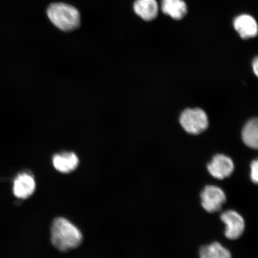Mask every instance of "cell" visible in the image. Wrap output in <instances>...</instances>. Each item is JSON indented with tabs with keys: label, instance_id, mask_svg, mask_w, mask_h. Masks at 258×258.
Masks as SVG:
<instances>
[{
	"label": "cell",
	"instance_id": "cell-1",
	"mask_svg": "<svg viewBox=\"0 0 258 258\" xmlns=\"http://www.w3.org/2000/svg\"><path fill=\"white\" fill-rule=\"evenodd\" d=\"M47 16L54 27L63 32H72L80 27L82 17L78 9L69 3H51L47 9Z\"/></svg>",
	"mask_w": 258,
	"mask_h": 258
},
{
	"label": "cell",
	"instance_id": "cell-2",
	"mask_svg": "<svg viewBox=\"0 0 258 258\" xmlns=\"http://www.w3.org/2000/svg\"><path fill=\"white\" fill-rule=\"evenodd\" d=\"M82 234L75 225L67 219L58 218L51 227V240L60 251H68L78 247L82 243Z\"/></svg>",
	"mask_w": 258,
	"mask_h": 258
},
{
	"label": "cell",
	"instance_id": "cell-3",
	"mask_svg": "<svg viewBox=\"0 0 258 258\" xmlns=\"http://www.w3.org/2000/svg\"><path fill=\"white\" fill-rule=\"evenodd\" d=\"M182 127L188 133L198 135L205 131L209 125L207 114L202 109H186L179 118Z\"/></svg>",
	"mask_w": 258,
	"mask_h": 258
},
{
	"label": "cell",
	"instance_id": "cell-4",
	"mask_svg": "<svg viewBox=\"0 0 258 258\" xmlns=\"http://www.w3.org/2000/svg\"><path fill=\"white\" fill-rule=\"evenodd\" d=\"M202 205L209 213L220 211L227 201V197L223 190L215 185L206 186L201 194Z\"/></svg>",
	"mask_w": 258,
	"mask_h": 258
},
{
	"label": "cell",
	"instance_id": "cell-5",
	"mask_svg": "<svg viewBox=\"0 0 258 258\" xmlns=\"http://www.w3.org/2000/svg\"><path fill=\"white\" fill-rule=\"evenodd\" d=\"M221 219L226 225L225 235L230 240H236L243 234L245 222L238 212L228 210L221 215Z\"/></svg>",
	"mask_w": 258,
	"mask_h": 258
},
{
	"label": "cell",
	"instance_id": "cell-6",
	"mask_svg": "<svg viewBox=\"0 0 258 258\" xmlns=\"http://www.w3.org/2000/svg\"><path fill=\"white\" fill-rule=\"evenodd\" d=\"M207 168L213 177L222 180L231 176L234 170V164L231 158L224 154H217L213 157Z\"/></svg>",
	"mask_w": 258,
	"mask_h": 258
},
{
	"label": "cell",
	"instance_id": "cell-7",
	"mask_svg": "<svg viewBox=\"0 0 258 258\" xmlns=\"http://www.w3.org/2000/svg\"><path fill=\"white\" fill-rule=\"evenodd\" d=\"M233 26L235 30L243 39H249L256 37L257 34V22L249 15L243 14L234 19Z\"/></svg>",
	"mask_w": 258,
	"mask_h": 258
},
{
	"label": "cell",
	"instance_id": "cell-8",
	"mask_svg": "<svg viewBox=\"0 0 258 258\" xmlns=\"http://www.w3.org/2000/svg\"><path fill=\"white\" fill-rule=\"evenodd\" d=\"M35 188V182L34 177L28 173H22L16 177L13 191L16 198L25 199L34 193Z\"/></svg>",
	"mask_w": 258,
	"mask_h": 258
},
{
	"label": "cell",
	"instance_id": "cell-9",
	"mask_svg": "<svg viewBox=\"0 0 258 258\" xmlns=\"http://www.w3.org/2000/svg\"><path fill=\"white\" fill-rule=\"evenodd\" d=\"M133 7L135 14L146 22L154 20L159 14L157 0H135Z\"/></svg>",
	"mask_w": 258,
	"mask_h": 258
},
{
	"label": "cell",
	"instance_id": "cell-10",
	"mask_svg": "<svg viewBox=\"0 0 258 258\" xmlns=\"http://www.w3.org/2000/svg\"><path fill=\"white\" fill-rule=\"evenodd\" d=\"M79 163L78 157L72 152H64L57 154L53 158V164L57 171L68 173L75 170Z\"/></svg>",
	"mask_w": 258,
	"mask_h": 258
},
{
	"label": "cell",
	"instance_id": "cell-11",
	"mask_svg": "<svg viewBox=\"0 0 258 258\" xmlns=\"http://www.w3.org/2000/svg\"><path fill=\"white\" fill-rule=\"evenodd\" d=\"M161 11L175 20H180L188 12L187 5L183 0H161Z\"/></svg>",
	"mask_w": 258,
	"mask_h": 258
},
{
	"label": "cell",
	"instance_id": "cell-12",
	"mask_svg": "<svg viewBox=\"0 0 258 258\" xmlns=\"http://www.w3.org/2000/svg\"><path fill=\"white\" fill-rule=\"evenodd\" d=\"M200 258H232L231 253L218 242H214L201 248Z\"/></svg>",
	"mask_w": 258,
	"mask_h": 258
},
{
	"label": "cell",
	"instance_id": "cell-13",
	"mask_svg": "<svg viewBox=\"0 0 258 258\" xmlns=\"http://www.w3.org/2000/svg\"><path fill=\"white\" fill-rule=\"evenodd\" d=\"M242 139L244 143L252 149H257L258 146V122L256 118L252 119L244 125L242 132Z\"/></svg>",
	"mask_w": 258,
	"mask_h": 258
},
{
	"label": "cell",
	"instance_id": "cell-14",
	"mask_svg": "<svg viewBox=\"0 0 258 258\" xmlns=\"http://www.w3.org/2000/svg\"><path fill=\"white\" fill-rule=\"evenodd\" d=\"M250 178L254 183L258 182V161L253 160L250 165Z\"/></svg>",
	"mask_w": 258,
	"mask_h": 258
},
{
	"label": "cell",
	"instance_id": "cell-15",
	"mask_svg": "<svg viewBox=\"0 0 258 258\" xmlns=\"http://www.w3.org/2000/svg\"><path fill=\"white\" fill-rule=\"evenodd\" d=\"M253 70L254 74H256V76L258 75V60L257 57H256L255 59L253 60Z\"/></svg>",
	"mask_w": 258,
	"mask_h": 258
}]
</instances>
